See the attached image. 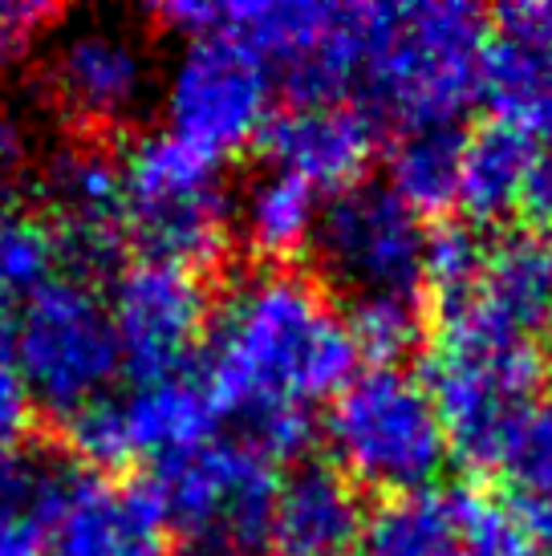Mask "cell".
I'll list each match as a JSON object with an SVG mask.
<instances>
[{
    "label": "cell",
    "mask_w": 552,
    "mask_h": 556,
    "mask_svg": "<svg viewBox=\"0 0 552 556\" xmlns=\"http://www.w3.org/2000/svg\"><path fill=\"white\" fill-rule=\"evenodd\" d=\"M500 471H507L516 492L552 495V410H537L524 422Z\"/></svg>",
    "instance_id": "f546056e"
},
{
    "label": "cell",
    "mask_w": 552,
    "mask_h": 556,
    "mask_svg": "<svg viewBox=\"0 0 552 556\" xmlns=\"http://www.w3.org/2000/svg\"><path fill=\"white\" fill-rule=\"evenodd\" d=\"M549 394H552V374H549ZM549 410H552V406H549Z\"/></svg>",
    "instance_id": "e575fe53"
},
{
    "label": "cell",
    "mask_w": 552,
    "mask_h": 556,
    "mask_svg": "<svg viewBox=\"0 0 552 556\" xmlns=\"http://www.w3.org/2000/svg\"><path fill=\"white\" fill-rule=\"evenodd\" d=\"M460 159L463 135L455 126L399 130L386 155V187L418 216L443 212L460 195Z\"/></svg>",
    "instance_id": "cb8c5ba5"
},
{
    "label": "cell",
    "mask_w": 552,
    "mask_h": 556,
    "mask_svg": "<svg viewBox=\"0 0 552 556\" xmlns=\"http://www.w3.org/2000/svg\"><path fill=\"white\" fill-rule=\"evenodd\" d=\"M353 374L346 313L305 273L256 268L212 313L200 382L215 410L236 415L244 431L285 415L313 418V406L334 402Z\"/></svg>",
    "instance_id": "6da1fadb"
},
{
    "label": "cell",
    "mask_w": 552,
    "mask_h": 556,
    "mask_svg": "<svg viewBox=\"0 0 552 556\" xmlns=\"http://www.w3.org/2000/svg\"><path fill=\"white\" fill-rule=\"evenodd\" d=\"M273 459L240 439L212 434L159 467L154 492L167 525L203 556H252L273 541Z\"/></svg>",
    "instance_id": "ba28073f"
},
{
    "label": "cell",
    "mask_w": 552,
    "mask_h": 556,
    "mask_svg": "<svg viewBox=\"0 0 552 556\" xmlns=\"http://www.w3.org/2000/svg\"><path fill=\"white\" fill-rule=\"evenodd\" d=\"M484 49L488 16L467 0L366 4L357 106L402 130L455 126L479 98Z\"/></svg>",
    "instance_id": "7a4b0ae2"
},
{
    "label": "cell",
    "mask_w": 552,
    "mask_h": 556,
    "mask_svg": "<svg viewBox=\"0 0 552 556\" xmlns=\"http://www.w3.org/2000/svg\"><path fill=\"white\" fill-rule=\"evenodd\" d=\"M423 382L439 406L451 455L472 467L504 464L512 439L540 410L537 345L460 317L439 325Z\"/></svg>",
    "instance_id": "277c9868"
},
{
    "label": "cell",
    "mask_w": 552,
    "mask_h": 556,
    "mask_svg": "<svg viewBox=\"0 0 552 556\" xmlns=\"http://www.w3.org/2000/svg\"><path fill=\"white\" fill-rule=\"evenodd\" d=\"M16 366L37 406L70 418L106 399L123 374V350L106 296L86 277H53L13 317Z\"/></svg>",
    "instance_id": "52a82bcc"
},
{
    "label": "cell",
    "mask_w": 552,
    "mask_h": 556,
    "mask_svg": "<svg viewBox=\"0 0 552 556\" xmlns=\"http://www.w3.org/2000/svg\"><path fill=\"white\" fill-rule=\"evenodd\" d=\"M248 248L264 261H292L313 248V232L322 219V195L285 170H264L248 184L236 207Z\"/></svg>",
    "instance_id": "603a6c76"
},
{
    "label": "cell",
    "mask_w": 552,
    "mask_h": 556,
    "mask_svg": "<svg viewBox=\"0 0 552 556\" xmlns=\"http://www.w3.org/2000/svg\"><path fill=\"white\" fill-rule=\"evenodd\" d=\"M118 415L126 427L130 459H159L163 467L175 455L208 443L219 410L203 382L175 374V378L135 382V390L118 399Z\"/></svg>",
    "instance_id": "d6986e66"
},
{
    "label": "cell",
    "mask_w": 552,
    "mask_h": 556,
    "mask_svg": "<svg viewBox=\"0 0 552 556\" xmlns=\"http://www.w3.org/2000/svg\"><path fill=\"white\" fill-rule=\"evenodd\" d=\"M443 317L476 321L537 345L540 333L552 329V240L540 232H507L491 240L476 293Z\"/></svg>",
    "instance_id": "e0dca14e"
},
{
    "label": "cell",
    "mask_w": 552,
    "mask_h": 556,
    "mask_svg": "<svg viewBox=\"0 0 552 556\" xmlns=\"http://www.w3.org/2000/svg\"><path fill=\"white\" fill-rule=\"evenodd\" d=\"M33 399L25 390L21 366H16V341H13V313L0 305V459L21 447L29 431Z\"/></svg>",
    "instance_id": "4dcf8cb0"
},
{
    "label": "cell",
    "mask_w": 552,
    "mask_h": 556,
    "mask_svg": "<svg viewBox=\"0 0 552 556\" xmlns=\"http://www.w3.org/2000/svg\"><path fill=\"white\" fill-rule=\"evenodd\" d=\"M443 556H528L520 528L512 520V508L491 500L479 488H467L463 504V532Z\"/></svg>",
    "instance_id": "83f0119b"
},
{
    "label": "cell",
    "mask_w": 552,
    "mask_h": 556,
    "mask_svg": "<svg viewBox=\"0 0 552 556\" xmlns=\"http://www.w3.org/2000/svg\"><path fill=\"white\" fill-rule=\"evenodd\" d=\"M154 16L184 37L203 29L236 33L261 49L276 78L292 90V102L346 98L357 81L366 4H317V0H171L154 4Z\"/></svg>",
    "instance_id": "5b68a950"
},
{
    "label": "cell",
    "mask_w": 552,
    "mask_h": 556,
    "mask_svg": "<svg viewBox=\"0 0 552 556\" xmlns=\"http://www.w3.org/2000/svg\"><path fill=\"white\" fill-rule=\"evenodd\" d=\"M479 98L500 123L552 142V4H507L488 25Z\"/></svg>",
    "instance_id": "9a60e30c"
},
{
    "label": "cell",
    "mask_w": 552,
    "mask_h": 556,
    "mask_svg": "<svg viewBox=\"0 0 552 556\" xmlns=\"http://www.w3.org/2000/svg\"><path fill=\"white\" fill-rule=\"evenodd\" d=\"M62 261V240L53 219L16 200H0V305L4 309L9 301H29L37 289H46L58 277Z\"/></svg>",
    "instance_id": "d4e9b609"
},
{
    "label": "cell",
    "mask_w": 552,
    "mask_h": 556,
    "mask_svg": "<svg viewBox=\"0 0 552 556\" xmlns=\"http://www.w3.org/2000/svg\"><path fill=\"white\" fill-rule=\"evenodd\" d=\"M276 70L236 33L203 29L184 37L163 74L167 130L224 159L264 135L273 118Z\"/></svg>",
    "instance_id": "9c48e42d"
},
{
    "label": "cell",
    "mask_w": 552,
    "mask_h": 556,
    "mask_svg": "<svg viewBox=\"0 0 552 556\" xmlns=\"http://www.w3.org/2000/svg\"><path fill=\"white\" fill-rule=\"evenodd\" d=\"M507 508H512V520L520 528L528 556H552V495L516 492V500Z\"/></svg>",
    "instance_id": "d6a6232c"
},
{
    "label": "cell",
    "mask_w": 552,
    "mask_h": 556,
    "mask_svg": "<svg viewBox=\"0 0 552 556\" xmlns=\"http://www.w3.org/2000/svg\"><path fill=\"white\" fill-rule=\"evenodd\" d=\"M540 155L544 151L532 135H524L500 118L476 126L463 139L455 203H463L476 224H500V219L516 216L528 203V187H532Z\"/></svg>",
    "instance_id": "ffe728a7"
},
{
    "label": "cell",
    "mask_w": 552,
    "mask_h": 556,
    "mask_svg": "<svg viewBox=\"0 0 552 556\" xmlns=\"http://www.w3.org/2000/svg\"><path fill=\"white\" fill-rule=\"evenodd\" d=\"M467 488L430 483L418 492L390 495L366 520V556H443L463 532Z\"/></svg>",
    "instance_id": "7402d4cb"
},
{
    "label": "cell",
    "mask_w": 552,
    "mask_h": 556,
    "mask_svg": "<svg viewBox=\"0 0 552 556\" xmlns=\"http://www.w3.org/2000/svg\"><path fill=\"white\" fill-rule=\"evenodd\" d=\"M353 354L369 366H402L423 341V309L414 293H366L353 296L346 313Z\"/></svg>",
    "instance_id": "484cf974"
},
{
    "label": "cell",
    "mask_w": 552,
    "mask_h": 556,
    "mask_svg": "<svg viewBox=\"0 0 552 556\" xmlns=\"http://www.w3.org/2000/svg\"><path fill=\"white\" fill-rule=\"evenodd\" d=\"M46 81L70 118L86 126H118L135 118L151 93V53L135 33L86 21L58 37Z\"/></svg>",
    "instance_id": "7c38bea8"
},
{
    "label": "cell",
    "mask_w": 552,
    "mask_h": 556,
    "mask_svg": "<svg viewBox=\"0 0 552 556\" xmlns=\"http://www.w3.org/2000/svg\"><path fill=\"white\" fill-rule=\"evenodd\" d=\"M65 439L77 459H86L90 467H123L130 464V447H126V427L118 415V399H106L81 406L65 418Z\"/></svg>",
    "instance_id": "f1b7e54d"
},
{
    "label": "cell",
    "mask_w": 552,
    "mask_h": 556,
    "mask_svg": "<svg viewBox=\"0 0 552 556\" xmlns=\"http://www.w3.org/2000/svg\"><path fill=\"white\" fill-rule=\"evenodd\" d=\"M25 151V139H21V126L9 110H0V175H9L16 167V159Z\"/></svg>",
    "instance_id": "836d02e7"
},
{
    "label": "cell",
    "mask_w": 552,
    "mask_h": 556,
    "mask_svg": "<svg viewBox=\"0 0 552 556\" xmlns=\"http://www.w3.org/2000/svg\"><path fill=\"white\" fill-rule=\"evenodd\" d=\"M106 309L118 333L123 370L135 374V382L187 374L212 325V301L200 273L154 256L126 261L114 273Z\"/></svg>",
    "instance_id": "8fae6325"
},
{
    "label": "cell",
    "mask_w": 552,
    "mask_h": 556,
    "mask_svg": "<svg viewBox=\"0 0 552 556\" xmlns=\"http://www.w3.org/2000/svg\"><path fill=\"white\" fill-rule=\"evenodd\" d=\"M491 240H484L472 224H443L439 232L427 236V256H423V285H427L439 313L463 305L476 293L484 261H488Z\"/></svg>",
    "instance_id": "4316f807"
},
{
    "label": "cell",
    "mask_w": 552,
    "mask_h": 556,
    "mask_svg": "<svg viewBox=\"0 0 552 556\" xmlns=\"http://www.w3.org/2000/svg\"><path fill=\"white\" fill-rule=\"evenodd\" d=\"M261 147L268 170H285L313 191H346L362 184L378 155V118L350 98L292 102L268 118Z\"/></svg>",
    "instance_id": "5bb4252c"
},
{
    "label": "cell",
    "mask_w": 552,
    "mask_h": 556,
    "mask_svg": "<svg viewBox=\"0 0 552 556\" xmlns=\"http://www.w3.org/2000/svg\"><path fill=\"white\" fill-rule=\"evenodd\" d=\"M366 532L357 483L334 464H297L276 483L273 548L285 556H346Z\"/></svg>",
    "instance_id": "ac0fdd59"
},
{
    "label": "cell",
    "mask_w": 552,
    "mask_h": 556,
    "mask_svg": "<svg viewBox=\"0 0 552 556\" xmlns=\"http://www.w3.org/2000/svg\"><path fill=\"white\" fill-rule=\"evenodd\" d=\"M74 467L46 451H9L0 459V556H46Z\"/></svg>",
    "instance_id": "44dd1931"
},
{
    "label": "cell",
    "mask_w": 552,
    "mask_h": 556,
    "mask_svg": "<svg viewBox=\"0 0 552 556\" xmlns=\"http://www.w3.org/2000/svg\"><path fill=\"white\" fill-rule=\"evenodd\" d=\"M334 467L357 488L406 495L439 483L451 443L427 382L402 366H366L329 402Z\"/></svg>",
    "instance_id": "3957f363"
},
{
    "label": "cell",
    "mask_w": 552,
    "mask_h": 556,
    "mask_svg": "<svg viewBox=\"0 0 552 556\" xmlns=\"http://www.w3.org/2000/svg\"><path fill=\"white\" fill-rule=\"evenodd\" d=\"M49 16H53V9L37 4V0H0V58L21 53L37 33L46 29Z\"/></svg>",
    "instance_id": "1f68e13d"
},
{
    "label": "cell",
    "mask_w": 552,
    "mask_h": 556,
    "mask_svg": "<svg viewBox=\"0 0 552 556\" xmlns=\"http://www.w3.org/2000/svg\"><path fill=\"white\" fill-rule=\"evenodd\" d=\"M53 556H171L163 500L147 479L77 471L49 532Z\"/></svg>",
    "instance_id": "4fadbf2b"
},
{
    "label": "cell",
    "mask_w": 552,
    "mask_h": 556,
    "mask_svg": "<svg viewBox=\"0 0 552 556\" xmlns=\"http://www.w3.org/2000/svg\"><path fill=\"white\" fill-rule=\"evenodd\" d=\"M46 191L62 256L81 268L110 264L126 236L123 167L102 147H65L49 159Z\"/></svg>",
    "instance_id": "2e32d148"
},
{
    "label": "cell",
    "mask_w": 552,
    "mask_h": 556,
    "mask_svg": "<svg viewBox=\"0 0 552 556\" xmlns=\"http://www.w3.org/2000/svg\"><path fill=\"white\" fill-rule=\"evenodd\" d=\"M427 236L423 216L390 187L362 179L322 203L313 252L325 277L353 296L414 293L423 285Z\"/></svg>",
    "instance_id": "30bf717a"
},
{
    "label": "cell",
    "mask_w": 552,
    "mask_h": 556,
    "mask_svg": "<svg viewBox=\"0 0 552 556\" xmlns=\"http://www.w3.org/2000/svg\"><path fill=\"white\" fill-rule=\"evenodd\" d=\"M123 167L126 236H135L142 256L196 268L224 256L236 219L224 163L203 155L171 130L138 135Z\"/></svg>",
    "instance_id": "8992f818"
}]
</instances>
